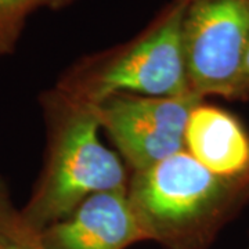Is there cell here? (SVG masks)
<instances>
[{
	"instance_id": "6da1fadb",
	"label": "cell",
	"mask_w": 249,
	"mask_h": 249,
	"mask_svg": "<svg viewBox=\"0 0 249 249\" xmlns=\"http://www.w3.org/2000/svg\"><path fill=\"white\" fill-rule=\"evenodd\" d=\"M39 104L46 126L45 158L21 212L34 229L43 231L89 196L127 188L130 176L118 152L100 140L93 104L55 85L40 93Z\"/></svg>"
},
{
	"instance_id": "7a4b0ae2",
	"label": "cell",
	"mask_w": 249,
	"mask_h": 249,
	"mask_svg": "<svg viewBox=\"0 0 249 249\" xmlns=\"http://www.w3.org/2000/svg\"><path fill=\"white\" fill-rule=\"evenodd\" d=\"M127 196L147 241L163 249H206L249 202V173L216 175L183 150L132 172Z\"/></svg>"
},
{
	"instance_id": "3957f363",
	"label": "cell",
	"mask_w": 249,
	"mask_h": 249,
	"mask_svg": "<svg viewBox=\"0 0 249 249\" xmlns=\"http://www.w3.org/2000/svg\"><path fill=\"white\" fill-rule=\"evenodd\" d=\"M186 4L187 0L170 1L139 35L78 60L55 86L93 106L119 93L150 97L190 94L181 40Z\"/></svg>"
},
{
	"instance_id": "277c9868",
	"label": "cell",
	"mask_w": 249,
	"mask_h": 249,
	"mask_svg": "<svg viewBox=\"0 0 249 249\" xmlns=\"http://www.w3.org/2000/svg\"><path fill=\"white\" fill-rule=\"evenodd\" d=\"M181 40L191 93L235 101L249 50V0H187Z\"/></svg>"
},
{
	"instance_id": "5b68a950",
	"label": "cell",
	"mask_w": 249,
	"mask_h": 249,
	"mask_svg": "<svg viewBox=\"0 0 249 249\" xmlns=\"http://www.w3.org/2000/svg\"><path fill=\"white\" fill-rule=\"evenodd\" d=\"M202 98L150 97L119 93L94 106L101 130L132 172H139L184 150L191 111Z\"/></svg>"
},
{
	"instance_id": "8992f818",
	"label": "cell",
	"mask_w": 249,
	"mask_h": 249,
	"mask_svg": "<svg viewBox=\"0 0 249 249\" xmlns=\"http://www.w3.org/2000/svg\"><path fill=\"white\" fill-rule=\"evenodd\" d=\"M46 249H126L147 241L127 188L89 196L68 217L40 231Z\"/></svg>"
},
{
	"instance_id": "52a82bcc",
	"label": "cell",
	"mask_w": 249,
	"mask_h": 249,
	"mask_svg": "<svg viewBox=\"0 0 249 249\" xmlns=\"http://www.w3.org/2000/svg\"><path fill=\"white\" fill-rule=\"evenodd\" d=\"M184 150L216 175L235 178L249 173V132L230 111L201 101L191 111Z\"/></svg>"
},
{
	"instance_id": "ba28073f",
	"label": "cell",
	"mask_w": 249,
	"mask_h": 249,
	"mask_svg": "<svg viewBox=\"0 0 249 249\" xmlns=\"http://www.w3.org/2000/svg\"><path fill=\"white\" fill-rule=\"evenodd\" d=\"M0 249H46L40 231L22 216L10 190L7 180L0 175Z\"/></svg>"
},
{
	"instance_id": "9c48e42d",
	"label": "cell",
	"mask_w": 249,
	"mask_h": 249,
	"mask_svg": "<svg viewBox=\"0 0 249 249\" xmlns=\"http://www.w3.org/2000/svg\"><path fill=\"white\" fill-rule=\"evenodd\" d=\"M73 0H0V58L16 52L29 16L42 7L61 9Z\"/></svg>"
},
{
	"instance_id": "30bf717a",
	"label": "cell",
	"mask_w": 249,
	"mask_h": 249,
	"mask_svg": "<svg viewBox=\"0 0 249 249\" xmlns=\"http://www.w3.org/2000/svg\"><path fill=\"white\" fill-rule=\"evenodd\" d=\"M249 100V50L245 57L244 62V68L241 73L240 83H238V89L235 94V101H248Z\"/></svg>"
},
{
	"instance_id": "8fae6325",
	"label": "cell",
	"mask_w": 249,
	"mask_h": 249,
	"mask_svg": "<svg viewBox=\"0 0 249 249\" xmlns=\"http://www.w3.org/2000/svg\"><path fill=\"white\" fill-rule=\"evenodd\" d=\"M247 249H249V242H248V247H247Z\"/></svg>"
}]
</instances>
